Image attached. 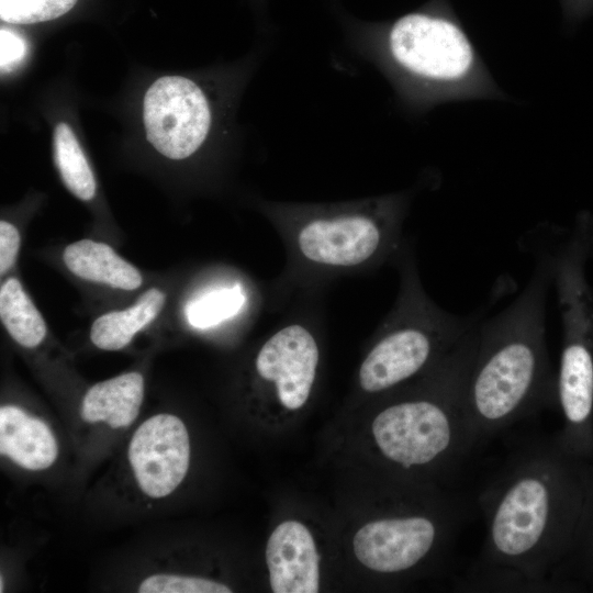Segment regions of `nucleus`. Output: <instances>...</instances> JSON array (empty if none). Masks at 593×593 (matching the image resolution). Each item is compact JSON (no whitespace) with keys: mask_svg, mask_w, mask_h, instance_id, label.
Masks as SVG:
<instances>
[{"mask_svg":"<svg viewBox=\"0 0 593 593\" xmlns=\"http://www.w3.org/2000/svg\"><path fill=\"white\" fill-rule=\"evenodd\" d=\"M0 317L11 338L24 348H35L45 338V321L16 278L0 288Z\"/></svg>","mask_w":593,"mask_h":593,"instance_id":"15","label":"nucleus"},{"mask_svg":"<svg viewBox=\"0 0 593 593\" xmlns=\"http://www.w3.org/2000/svg\"><path fill=\"white\" fill-rule=\"evenodd\" d=\"M345 24L356 53L388 61L402 76L422 85L452 82L472 67L469 38L441 10L419 9L387 24L356 20Z\"/></svg>","mask_w":593,"mask_h":593,"instance_id":"4","label":"nucleus"},{"mask_svg":"<svg viewBox=\"0 0 593 593\" xmlns=\"http://www.w3.org/2000/svg\"><path fill=\"white\" fill-rule=\"evenodd\" d=\"M399 226L400 204L395 199L315 208L301 214L295 245L310 262L353 268L390 253Z\"/></svg>","mask_w":593,"mask_h":593,"instance_id":"5","label":"nucleus"},{"mask_svg":"<svg viewBox=\"0 0 593 593\" xmlns=\"http://www.w3.org/2000/svg\"><path fill=\"white\" fill-rule=\"evenodd\" d=\"M0 45L1 70L8 71L22 60L26 45L21 36L7 29L0 32Z\"/></svg>","mask_w":593,"mask_h":593,"instance_id":"22","label":"nucleus"},{"mask_svg":"<svg viewBox=\"0 0 593 593\" xmlns=\"http://www.w3.org/2000/svg\"><path fill=\"white\" fill-rule=\"evenodd\" d=\"M63 259L70 272L88 281L127 291L143 283L139 270L105 243L77 240L65 248Z\"/></svg>","mask_w":593,"mask_h":593,"instance_id":"13","label":"nucleus"},{"mask_svg":"<svg viewBox=\"0 0 593 593\" xmlns=\"http://www.w3.org/2000/svg\"><path fill=\"white\" fill-rule=\"evenodd\" d=\"M21 236L10 222H0V273L4 276L14 265L19 254Z\"/></svg>","mask_w":593,"mask_h":593,"instance_id":"21","label":"nucleus"},{"mask_svg":"<svg viewBox=\"0 0 593 593\" xmlns=\"http://www.w3.org/2000/svg\"><path fill=\"white\" fill-rule=\"evenodd\" d=\"M165 302V292L150 288L132 306L100 315L90 329L91 343L102 350L123 349L159 315Z\"/></svg>","mask_w":593,"mask_h":593,"instance_id":"14","label":"nucleus"},{"mask_svg":"<svg viewBox=\"0 0 593 593\" xmlns=\"http://www.w3.org/2000/svg\"><path fill=\"white\" fill-rule=\"evenodd\" d=\"M190 437L183 421L170 413L155 414L133 433L127 461L138 490L148 499L171 495L190 465Z\"/></svg>","mask_w":593,"mask_h":593,"instance_id":"8","label":"nucleus"},{"mask_svg":"<svg viewBox=\"0 0 593 593\" xmlns=\"http://www.w3.org/2000/svg\"><path fill=\"white\" fill-rule=\"evenodd\" d=\"M553 257L544 253L522 293L482 321L465 384L477 445L558 401L546 344V301Z\"/></svg>","mask_w":593,"mask_h":593,"instance_id":"2","label":"nucleus"},{"mask_svg":"<svg viewBox=\"0 0 593 593\" xmlns=\"http://www.w3.org/2000/svg\"><path fill=\"white\" fill-rule=\"evenodd\" d=\"M553 589H593V483L574 542L552 578Z\"/></svg>","mask_w":593,"mask_h":593,"instance_id":"17","label":"nucleus"},{"mask_svg":"<svg viewBox=\"0 0 593 593\" xmlns=\"http://www.w3.org/2000/svg\"><path fill=\"white\" fill-rule=\"evenodd\" d=\"M141 593H231L219 581L181 573L157 572L145 577L137 585Z\"/></svg>","mask_w":593,"mask_h":593,"instance_id":"19","label":"nucleus"},{"mask_svg":"<svg viewBox=\"0 0 593 593\" xmlns=\"http://www.w3.org/2000/svg\"><path fill=\"white\" fill-rule=\"evenodd\" d=\"M147 141L174 160L195 154L213 126V109L203 88L183 76H163L147 89L143 103Z\"/></svg>","mask_w":593,"mask_h":593,"instance_id":"7","label":"nucleus"},{"mask_svg":"<svg viewBox=\"0 0 593 593\" xmlns=\"http://www.w3.org/2000/svg\"><path fill=\"white\" fill-rule=\"evenodd\" d=\"M0 454L29 471L52 467L58 443L49 425L14 404L0 407Z\"/></svg>","mask_w":593,"mask_h":593,"instance_id":"11","label":"nucleus"},{"mask_svg":"<svg viewBox=\"0 0 593 593\" xmlns=\"http://www.w3.org/2000/svg\"><path fill=\"white\" fill-rule=\"evenodd\" d=\"M77 0H0V18L4 22L31 24L57 19L67 13Z\"/></svg>","mask_w":593,"mask_h":593,"instance_id":"20","label":"nucleus"},{"mask_svg":"<svg viewBox=\"0 0 593 593\" xmlns=\"http://www.w3.org/2000/svg\"><path fill=\"white\" fill-rule=\"evenodd\" d=\"M481 315L458 316L432 303L406 269L400 302L359 368L368 393L401 385L424 370L447 361L465 343Z\"/></svg>","mask_w":593,"mask_h":593,"instance_id":"3","label":"nucleus"},{"mask_svg":"<svg viewBox=\"0 0 593 593\" xmlns=\"http://www.w3.org/2000/svg\"><path fill=\"white\" fill-rule=\"evenodd\" d=\"M245 301L239 284L211 289L188 303L186 318L192 327L206 329L237 315Z\"/></svg>","mask_w":593,"mask_h":593,"instance_id":"18","label":"nucleus"},{"mask_svg":"<svg viewBox=\"0 0 593 593\" xmlns=\"http://www.w3.org/2000/svg\"><path fill=\"white\" fill-rule=\"evenodd\" d=\"M318 360L314 336L305 326L294 323L266 340L257 354L255 370L260 380L273 384L280 404L294 411L311 394Z\"/></svg>","mask_w":593,"mask_h":593,"instance_id":"9","label":"nucleus"},{"mask_svg":"<svg viewBox=\"0 0 593 593\" xmlns=\"http://www.w3.org/2000/svg\"><path fill=\"white\" fill-rule=\"evenodd\" d=\"M592 483L593 461L569 455L555 437L513 454L479 495L485 537L465 586L552 589Z\"/></svg>","mask_w":593,"mask_h":593,"instance_id":"1","label":"nucleus"},{"mask_svg":"<svg viewBox=\"0 0 593 593\" xmlns=\"http://www.w3.org/2000/svg\"><path fill=\"white\" fill-rule=\"evenodd\" d=\"M266 562L275 593H316L320 555L310 530L300 522L278 525L267 541Z\"/></svg>","mask_w":593,"mask_h":593,"instance_id":"10","label":"nucleus"},{"mask_svg":"<svg viewBox=\"0 0 593 593\" xmlns=\"http://www.w3.org/2000/svg\"><path fill=\"white\" fill-rule=\"evenodd\" d=\"M465 512L459 503L435 515L417 513L371 521L356 533L354 552L371 571H410L456 540Z\"/></svg>","mask_w":593,"mask_h":593,"instance_id":"6","label":"nucleus"},{"mask_svg":"<svg viewBox=\"0 0 593 593\" xmlns=\"http://www.w3.org/2000/svg\"><path fill=\"white\" fill-rule=\"evenodd\" d=\"M55 161L67 189L82 201L96 194V180L71 127L59 122L54 132Z\"/></svg>","mask_w":593,"mask_h":593,"instance_id":"16","label":"nucleus"},{"mask_svg":"<svg viewBox=\"0 0 593 593\" xmlns=\"http://www.w3.org/2000/svg\"><path fill=\"white\" fill-rule=\"evenodd\" d=\"M144 394L142 373H121L86 391L80 404V417L88 424H104L112 429H124L138 416Z\"/></svg>","mask_w":593,"mask_h":593,"instance_id":"12","label":"nucleus"}]
</instances>
